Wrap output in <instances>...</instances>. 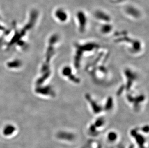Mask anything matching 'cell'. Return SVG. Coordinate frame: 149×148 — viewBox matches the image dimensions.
Segmentation results:
<instances>
[{
  "instance_id": "1",
  "label": "cell",
  "mask_w": 149,
  "mask_h": 148,
  "mask_svg": "<svg viewBox=\"0 0 149 148\" xmlns=\"http://www.w3.org/2000/svg\"><path fill=\"white\" fill-rule=\"evenodd\" d=\"M75 18L78 23L79 31L84 33L86 31L88 20L86 13L84 10H78L75 13Z\"/></svg>"
},
{
  "instance_id": "2",
  "label": "cell",
  "mask_w": 149,
  "mask_h": 148,
  "mask_svg": "<svg viewBox=\"0 0 149 148\" xmlns=\"http://www.w3.org/2000/svg\"><path fill=\"white\" fill-rule=\"evenodd\" d=\"M54 17L58 22L63 24L69 20V12L63 7H58L54 10Z\"/></svg>"
},
{
  "instance_id": "3",
  "label": "cell",
  "mask_w": 149,
  "mask_h": 148,
  "mask_svg": "<svg viewBox=\"0 0 149 148\" xmlns=\"http://www.w3.org/2000/svg\"><path fill=\"white\" fill-rule=\"evenodd\" d=\"M124 12L131 18L138 19L141 17V12L138 7L131 4L125 6L124 8Z\"/></svg>"
},
{
  "instance_id": "4",
  "label": "cell",
  "mask_w": 149,
  "mask_h": 148,
  "mask_svg": "<svg viewBox=\"0 0 149 148\" xmlns=\"http://www.w3.org/2000/svg\"><path fill=\"white\" fill-rule=\"evenodd\" d=\"M94 17L96 19L103 23L111 22V15L104 10L97 9L94 12Z\"/></svg>"
},
{
  "instance_id": "5",
  "label": "cell",
  "mask_w": 149,
  "mask_h": 148,
  "mask_svg": "<svg viewBox=\"0 0 149 148\" xmlns=\"http://www.w3.org/2000/svg\"><path fill=\"white\" fill-rule=\"evenodd\" d=\"M62 75L64 77H68L69 80L75 83H79L80 80L72 74V69L69 66H65L62 70Z\"/></svg>"
},
{
  "instance_id": "6",
  "label": "cell",
  "mask_w": 149,
  "mask_h": 148,
  "mask_svg": "<svg viewBox=\"0 0 149 148\" xmlns=\"http://www.w3.org/2000/svg\"><path fill=\"white\" fill-rule=\"evenodd\" d=\"M100 31L104 35L110 33L113 30V26L110 22L103 23L100 27Z\"/></svg>"
},
{
  "instance_id": "7",
  "label": "cell",
  "mask_w": 149,
  "mask_h": 148,
  "mask_svg": "<svg viewBox=\"0 0 149 148\" xmlns=\"http://www.w3.org/2000/svg\"><path fill=\"white\" fill-rule=\"evenodd\" d=\"M86 97L87 100H88L89 103H90V104H91V106H92V109H93V110L94 111V112H96L97 113H98V112H100L101 111V110H102L101 107H100V105H99V104H98L95 101H94V100L90 97L89 95L87 94V95H86Z\"/></svg>"
},
{
  "instance_id": "8",
  "label": "cell",
  "mask_w": 149,
  "mask_h": 148,
  "mask_svg": "<svg viewBox=\"0 0 149 148\" xmlns=\"http://www.w3.org/2000/svg\"><path fill=\"white\" fill-rule=\"evenodd\" d=\"M113 100L111 97L108 98L105 104V109L107 110H109L113 107Z\"/></svg>"
}]
</instances>
